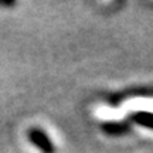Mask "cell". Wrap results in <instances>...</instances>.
I'll return each mask as SVG.
<instances>
[{
    "label": "cell",
    "instance_id": "2",
    "mask_svg": "<svg viewBox=\"0 0 153 153\" xmlns=\"http://www.w3.org/2000/svg\"><path fill=\"white\" fill-rule=\"evenodd\" d=\"M101 131L109 136H123L131 132V123L125 120H105L101 123Z\"/></svg>",
    "mask_w": 153,
    "mask_h": 153
},
{
    "label": "cell",
    "instance_id": "4",
    "mask_svg": "<svg viewBox=\"0 0 153 153\" xmlns=\"http://www.w3.org/2000/svg\"><path fill=\"white\" fill-rule=\"evenodd\" d=\"M14 6H16V1H14V0H7V1L0 0V7H14Z\"/></svg>",
    "mask_w": 153,
    "mask_h": 153
},
{
    "label": "cell",
    "instance_id": "3",
    "mask_svg": "<svg viewBox=\"0 0 153 153\" xmlns=\"http://www.w3.org/2000/svg\"><path fill=\"white\" fill-rule=\"evenodd\" d=\"M129 123H135L153 131V112L150 111H135L129 114Z\"/></svg>",
    "mask_w": 153,
    "mask_h": 153
},
{
    "label": "cell",
    "instance_id": "1",
    "mask_svg": "<svg viewBox=\"0 0 153 153\" xmlns=\"http://www.w3.org/2000/svg\"><path fill=\"white\" fill-rule=\"evenodd\" d=\"M27 139L41 153H55L54 142L50 139L47 132L43 131L41 128H34V126L30 128L27 131Z\"/></svg>",
    "mask_w": 153,
    "mask_h": 153
}]
</instances>
